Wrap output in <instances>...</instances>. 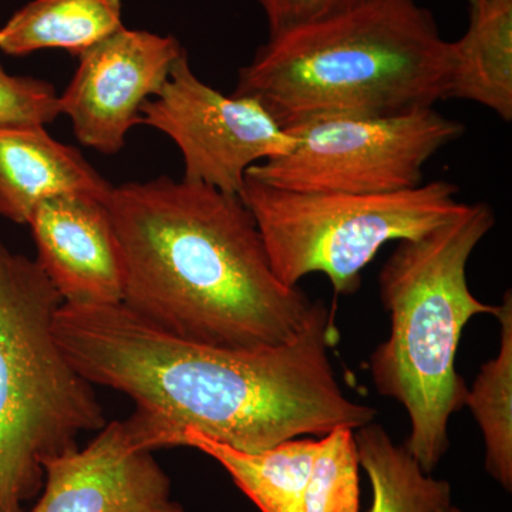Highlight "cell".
I'll return each mask as SVG.
<instances>
[{
	"mask_svg": "<svg viewBox=\"0 0 512 512\" xmlns=\"http://www.w3.org/2000/svg\"><path fill=\"white\" fill-rule=\"evenodd\" d=\"M55 335L87 382L133 400L128 427L151 451L173 447L181 433L195 431L259 453L376 420L375 407L355 402L340 387L329 356L338 329L325 303L298 338L254 350L178 338L123 303H63Z\"/></svg>",
	"mask_w": 512,
	"mask_h": 512,
	"instance_id": "cell-1",
	"label": "cell"
},
{
	"mask_svg": "<svg viewBox=\"0 0 512 512\" xmlns=\"http://www.w3.org/2000/svg\"><path fill=\"white\" fill-rule=\"evenodd\" d=\"M106 205L123 258L121 303L171 335L269 348L298 338L323 306L279 281L238 195L158 177L113 187Z\"/></svg>",
	"mask_w": 512,
	"mask_h": 512,
	"instance_id": "cell-2",
	"label": "cell"
},
{
	"mask_svg": "<svg viewBox=\"0 0 512 512\" xmlns=\"http://www.w3.org/2000/svg\"><path fill=\"white\" fill-rule=\"evenodd\" d=\"M451 46L417 0H370L268 37L238 74L285 130L328 117L393 116L447 100Z\"/></svg>",
	"mask_w": 512,
	"mask_h": 512,
	"instance_id": "cell-3",
	"label": "cell"
},
{
	"mask_svg": "<svg viewBox=\"0 0 512 512\" xmlns=\"http://www.w3.org/2000/svg\"><path fill=\"white\" fill-rule=\"evenodd\" d=\"M494 225L488 202L464 204L440 227L400 241L380 269L390 332L370 356V375L377 392L409 414L404 446L427 474L450 447V417L466 406L468 389L456 370L463 330L474 316L498 313L467 282L468 261Z\"/></svg>",
	"mask_w": 512,
	"mask_h": 512,
	"instance_id": "cell-4",
	"label": "cell"
},
{
	"mask_svg": "<svg viewBox=\"0 0 512 512\" xmlns=\"http://www.w3.org/2000/svg\"><path fill=\"white\" fill-rule=\"evenodd\" d=\"M63 305L36 259L0 241V512H23L45 483L43 463L106 426L93 384L55 335Z\"/></svg>",
	"mask_w": 512,
	"mask_h": 512,
	"instance_id": "cell-5",
	"label": "cell"
},
{
	"mask_svg": "<svg viewBox=\"0 0 512 512\" xmlns=\"http://www.w3.org/2000/svg\"><path fill=\"white\" fill-rule=\"evenodd\" d=\"M239 200L254 217L272 271L286 286L328 276L336 295H355L363 271L389 242L413 239L451 220L466 202L434 180L386 194L285 190L245 178Z\"/></svg>",
	"mask_w": 512,
	"mask_h": 512,
	"instance_id": "cell-6",
	"label": "cell"
},
{
	"mask_svg": "<svg viewBox=\"0 0 512 512\" xmlns=\"http://www.w3.org/2000/svg\"><path fill=\"white\" fill-rule=\"evenodd\" d=\"M284 156L256 164L247 177L302 192L386 194L423 184L424 165L463 137L461 121L434 107L375 117H328L288 128Z\"/></svg>",
	"mask_w": 512,
	"mask_h": 512,
	"instance_id": "cell-7",
	"label": "cell"
},
{
	"mask_svg": "<svg viewBox=\"0 0 512 512\" xmlns=\"http://www.w3.org/2000/svg\"><path fill=\"white\" fill-rule=\"evenodd\" d=\"M141 124L177 144L183 180L228 195H239L254 165L284 156L295 143L258 101L225 96L198 79L187 52L178 57L156 96L141 107Z\"/></svg>",
	"mask_w": 512,
	"mask_h": 512,
	"instance_id": "cell-8",
	"label": "cell"
},
{
	"mask_svg": "<svg viewBox=\"0 0 512 512\" xmlns=\"http://www.w3.org/2000/svg\"><path fill=\"white\" fill-rule=\"evenodd\" d=\"M184 52L173 36L123 26L77 57L79 67L59 100L80 144L103 154L123 150L131 128L141 124V107Z\"/></svg>",
	"mask_w": 512,
	"mask_h": 512,
	"instance_id": "cell-9",
	"label": "cell"
},
{
	"mask_svg": "<svg viewBox=\"0 0 512 512\" xmlns=\"http://www.w3.org/2000/svg\"><path fill=\"white\" fill-rule=\"evenodd\" d=\"M153 453L127 421H111L86 447L43 463L42 491L23 512H185Z\"/></svg>",
	"mask_w": 512,
	"mask_h": 512,
	"instance_id": "cell-10",
	"label": "cell"
},
{
	"mask_svg": "<svg viewBox=\"0 0 512 512\" xmlns=\"http://www.w3.org/2000/svg\"><path fill=\"white\" fill-rule=\"evenodd\" d=\"M106 202L92 195H60L42 202L30 217L37 264L63 303L123 302V258Z\"/></svg>",
	"mask_w": 512,
	"mask_h": 512,
	"instance_id": "cell-11",
	"label": "cell"
},
{
	"mask_svg": "<svg viewBox=\"0 0 512 512\" xmlns=\"http://www.w3.org/2000/svg\"><path fill=\"white\" fill-rule=\"evenodd\" d=\"M111 191L79 150L45 127L0 128V217L28 225L42 202L69 194L107 201Z\"/></svg>",
	"mask_w": 512,
	"mask_h": 512,
	"instance_id": "cell-12",
	"label": "cell"
},
{
	"mask_svg": "<svg viewBox=\"0 0 512 512\" xmlns=\"http://www.w3.org/2000/svg\"><path fill=\"white\" fill-rule=\"evenodd\" d=\"M466 33L450 42L448 99L512 120V0H467Z\"/></svg>",
	"mask_w": 512,
	"mask_h": 512,
	"instance_id": "cell-13",
	"label": "cell"
},
{
	"mask_svg": "<svg viewBox=\"0 0 512 512\" xmlns=\"http://www.w3.org/2000/svg\"><path fill=\"white\" fill-rule=\"evenodd\" d=\"M173 447H191L214 458L261 512H302L319 440L292 439L259 453H245L184 431Z\"/></svg>",
	"mask_w": 512,
	"mask_h": 512,
	"instance_id": "cell-14",
	"label": "cell"
},
{
	"mask_svg": "<svg viewBox=\"0 0 512 512\" xmlns=\"http://www.w3.org/2000/svg\"><path fill=\"white\" fill-rule=\"evenodd\" d=\"M121 0H32L0 29V50L26 56L62 49L79 57L123 28Z\"/></svg>",
	"mask_w": 512,
	"mask_h": 512,
	"instance_id": "cell-15",
	"label": "cell"
},
{
	"mask_svg": "<svg viewBox=\"0 0 512 512\" xmlns=\"http://www.w3.org/2000/svg\"><path fill=\"white\" fill-rule=\"evenodd\" d=\"M359 466L372 484L369 512H444L451 507V485L421 470L406 446L394 443L376 421L353 431Z\"/></svg>",
	"mask_w": 512,
	"mask_h": 512,
	"instance_id": "cell-16",
	"label": "cell"
},
{
	"mask_svg": "<svg viewBox=\"0 0 512 512\" xmlns=\"http://www.w3.org/2000/svg\"><path fill=\"white\" fill-rule=\"evenodd\" d=\"M495 318L501 325L497 357L481 366L466 406L476 419L485 446V470L505 491H512V296L504 293Z\"/></svg>",
	"mask_w": 512,
	"mask_h": 512,
	"instance_id": "cell-17",
	"label": "cell"
},
{
	"mask_svg": "<svg viewBox=\"0 0 512 512\" xmlns=\"http://www.w3.org/2000/svg\"><path fill=\"white\" fill-rule=\"evenodd\" d=\"M353 431L339 427L319 440L302 512H360V466Z\"/></svg>",
	"mask_w": 512,
	"mask_h": 512,
	"instance_id": "cell-18",
	"label": "cell"
},
{
	"mask_svg": "<svg viewBox=\"0 0 512 512\" xmlns=\"http://www.w3.org/2000/svg\"><path fill=\"white\" fill-rule=\"evenodd\" d=\"M59 116V94L53 84L12 76L0 63V128L45 127Z\"/></svg>",
	"mask_w": 512,
	"mask_h": 512,
	"instance_id": "cell-19",
	"label": "cell"
},
{
	"mask_svg": "<svg viewBox=\"0 0 512 512\" xmlns=\"http://www.w3.org/2000/svg\"><path fill=\"white\" fill-rule=\"evenodd\" d=\"M366 2L370 0H258L268 25V37L328 19Z\"/></svg>",
	"mask_w": 512,
	"mask_h": 512,
	"instance_id": "cell-20",
	"label": "cell"
},
{
	"mask_svg": "<svg viewBox=\"0 0 512 512\" xmlns=\"http://www.w3.org/2000/svg\"><path fill=\"white\" fill-rule=\"evenodd\" d=\"M444 512H463L461 510H458L457 507H453V505H451L450 508H448V510L444 511Z\"/></svg>",
	"mask_w": 512,
	"mask_h": 512,
	"instance_id": "cell-21",
	"label": "cell"
}]
</instances>
